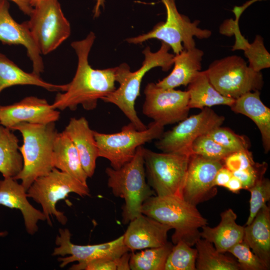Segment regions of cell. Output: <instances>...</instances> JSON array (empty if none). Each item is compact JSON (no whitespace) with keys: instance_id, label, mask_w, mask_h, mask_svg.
Segmentation results:
<instances>
[{"instance_id":"6da1fadb","label":"cell","mask_w":270,"mask_h":270,"mask_svg":"<svg viewBox=\"0 0 270 270\" xmlns=\"http://www.w3.org/2000/svg\"><path fill=\"white\" fill-rule=\"evenodd\" d=\"M96 39L91 32L86 38L71 44L78 56V66L72 80L67 84L62 93L58 92L52 106L63 110H75L81 105L87 110L96 108L98 101L114 91L115 86V67L104 70L93 68L88 63V56Z\"/></svg>"},{"instance_id":"7a4b0ae2","label":"cell","mask_w":270,"mask_h":270,"mask_svg":"<svg viewBox=\"0 0 270 270\" xmlns=\"http://www.w3.org/2000/svg\"><path fill=\"white\" fill-rule=\"evenodd\" d=\"M170 46L162 42L160 49L156 52L146 46L142 51L144 59L141 67L135 72L130 70L126 63L115 67V80L119 84L118 88L110 93L102 100L116 105L138 130L147 126L138 116L135 109L137 98L140 94L142 80L150 70L160 67L163 71L168 70L174 64V54L169 52Z\"/></svg>"},{"instance_id":"3957f363","label":"cell","mask_w":270,"mask_h":270,"mask_svg":"<svg viewBox=\"0 0 270 270\" xmlns=\"http://www.w3.org/2000/svg\"><path fill=\"white\" fill-rule=\"evenodd\" d=\"M142 213L174 229L172 240L174 244L182 240L195 245L201 238L199 228L208 224L196 206L178 196H152L144 202Z\"/></svg>"},{"instance_id":"277c9868","label":"cell","mask_w":270,"mask_h":270,"mask_svg":"<svg viewBox=\"0 0 270 270\" xmlns=\"http://www.w3.org/2000/svg\"><path fill=\"white\" fill-rule=\"evenodd\" d=\"M10 130L19 131L23 138V144L19 147L23 158V168L13 178L20 180L27 190L37 178L48 174L54 168L53 146L58 132L55 122L46 124L21 122Z\"/></svg>"},{"instance_id":"5b68a950","label":"cell","mask_w":270,"mask_h":270,"mask_svg":"<svg viewBox=\"0 0 270 270\" xmlns=\"http://www.w3.org/2000/svg\"><path fill=\"white\" fill-rule=\"evenodd\" d=\"M106 173L108 186L113 194L124 200L122 220L124 224H128L142 214L144 202L156 195L146 181L143 146L137 148L134 156L129 162L116 170L108 167Z\"/></svg>"},{"instance_id":"8992f818","label":"cell","mask_w":270,"mask_h":270,"mask_svg":"<svg viewBox=\"0 0 270 270\" xmlns=\"http://www.w3.org/2000/svg\"><path fill=\"white\" fill-rule=\"evenodd\" d=\"M160 0L166 8V20L158 23L146 34L126 38L128 42L138 44L156 38L168 44L176 54L184 49L189 50L196 47L194 37L206 39L212 36L210 30L198 27L200 23L199 20L191 22L188 17L180 14L177 9L176 0Z\"/></svg>"},{"instance_id":"52a82bcc","label":"cell","mask_w":270,"mask_h":270,"mask_svg":"<svg viewBox=\"0 0 270 270\" xmlns=\"http://www.w3.org/2000/svg\"><path fill=\"white\" fill-rule=\"evenodd\" d=\"M70 193H75L81 197L90 196L88 185L55 168L48 174L37 178L26 190L28 198L41 206L50 226L52 225L50 217L53 216L62 224H66L68 218L56 209V204L64 200Z\"/></svg>"},{"instance_id":"ba28073f","label":"cell","mask_w":270,"mask_h":270,"mask_svg":"<svg viewBox=\"0 0 270 270\" xmlns=\"http://www.w3.org/2000/svg\"><path fill=\"white\" fill-rule=\"evenodd\" d=\"M206 70L216 90L234 100L248 92L260 90L264 84L261 72L254 70L242 58L236 55L214 60Z\"/></svg>"},{"instance_id":"9c48e42d","label":"cell","mask_w":270,"mask_h":270,"mask_svg":"<svg viewBox=\"0 0 270 270\" xmlns=\"http://www.w3.org/2000/svg\"><path fill=\"white\" fill-rule=\"evenodd\" d=\"M164 132V126L154 122L143 130H138L130 123L118 132L104 134L94 131L99 157L108 160L111 167L118 169L129 162L137 148L146 142L159 138Z\"/></svg>"},{"instance_id":"30bf717a","label":"cell","mask_w":270,"mask_h":270,"mask_svg":"<svg viewBox=\"0 0 270 270\" xmlns=\"http://www.w3.org/2000/svg\"><path fill=\"white\" fill-rule=\"evenodd\" d=\"M190 155L156 152L143 147L146 178L156 196L182 197Z\"/></svg>"},{"instance_id":"8fae6325","label":"cell","mask_w":270,"mask_h":270,"mask_svg":"<svg viewBox=\"0 0 270 270\" xmlns=\"http://www.w3.org/2000/svg\"><path fill=\"white\" fill-rule=\"evenodd\" d=\"M27 24L41 54L58 48L70 35V25L58 0H42L30 15Z\"/></svg>"},{"instance_id":"7c38bea8","label":"cell","mask_w":270,"mask_h":270,"mask_svg":"<svg viewBox=\"0 0 270 270\" xmlns=\"http://www.w3.org/2000/svg\"><path fill=\"white\" fill-rule=\"evenodd\" d=\"M224 120V116L210 108H204L200 113L188 116L171 130L164 132L156 146L163 152L190 155V148L194 140L221 126Z\"/></svg>"},{"instance_id":"4fadbf2b","label":"cell","mask_w":270,"mask_h":270,"mask_svg":"<svg viewBox=\"0 0 270 270\" xmlns=\"http://www.w3.org/2000/svg\"><path fill=\"white\" fill-rule=\"evenodd\" d=\"M142 112L163 126L178 122L188 116L189 94L187 90L166 89L150 82L146 86Z\"/></svg>"},{"instance_id":"5bb4252c","label":"cell","mask_w":270,"mask_h":270,"mask_svg":"<svg viewBox=\"0 0 270 270\" xmlns=\"http://www.w3.org/2000/svg\"><path fill=\"white\" fill-rule=\"evenodd\" d=\"M71 236L68 229L60 228L56 238L58 246L54 248L52 255L62 256L58 259L61 268L74 262L82 264L98 259L117 258L129 251L124 242L123 235L107 242L86 246L72 243Z\"/></svg>"},{"instance_id":"9a60e30c","label":"cell","mask_w":270,"mask_h":270,"mask_svg":"<svg viewBox=\"0 0 270 270\" xmlns=\"http://www.w3.org/2000/svg\"><path fill=\"white\" fill-rule=\"evenodd\" d=\"M224 166L223 161L190 154L182 190V197L196 206L216 194L214 181L218 171Z\"/></svg>"},{"instance_id":"2e32d148","label":"cell","mask_w":270,"mask_h":270,"mask_svg":"<svg viewBox=\"0 0 270 270\" xmlns=\"http://www.w3.org/2000/svg\"><path fill=\"white\" fill-rule=\"evenodd\" d=\"M60 112L44 98H24L8 106H0V124L10 129L21 122L46 124L58 121Z\"/></svg>"},{"instance_id":"e0dca14e","label":"cell","mask_w":270,"mask_h":270,"mask_svg":"<svg viewBox=\"0 0 270 270\" xmlns=\"http://www.w3.org/2000/svg\"><path fill=\"white\" fill-rule=\"evenodd\" d=\"M9 8L8 0H0V41L4 44L24 46L32 64V72L40 76L44 70V62L27 22H17L11 16Z\"/></svg>"},{"instance_id":"ac0fdd59","label":"cell","mask_w":270,"mask_h":270,"mask_svg":"<svg viewBox=\"0 0 270 270\" xmlns=\"http://www.w3.org/2000/svg\"><path fill=\"white\" fill-rule=\"evenodd\" d=\"M169 226L144 214L130 222L123 234L124 242L129 250L156 248L168 242Z\"/></svg>"},{"instance_id":"d6986e66","label":"cell","mask_w":270,"mask_h":270,"mask_svg":"<svg viewBox=\"0 0 270 270\" xmlns=\"http://www.w3.org/2000/svg\"><path fill=\"white\" fill-rule=\"evenodd\" d=\"M26 190L12 178L0 180V205L18 210L22 212L27 232L34 234L38 230V222L45 221L42 212L34 208L28 201Z\"/></svg>"},{"instance_id":"ffe728a7","label":"cell","mask_w":270,"mask_h":270,"mask_svg":"<svg viewBox=\"0 0 270 270\" xmlns=\"http://www.w3.org/2000/svg\"><path fill=\"white\" fill-rule=\"evenodd\" d=\"M94 131L84 117L70 118L64 130L76 148L83 169L88 178L94 175L96 160L99 157Z\"/></svg>"},{"instance_id":"44dd1931","label":"cell","mask_w":270,"mask_h":270,"mask_svg":"<svg viewBox=\"0 0 270 270\" xmlns=\"http://www.w3.org/2000/svg\"><path fill=\"white\" fill-rule=\"evenodd\" d=\"M237 216L229 208L220 214V221L216 227L202 228L200 237L212 244L220 252L224 253L243 240L244 226L236 222Z\"/></svg>"},{"instance_id":"7402d4cb","label":"cell","mask_w":270,"mask_h":270,"mask_svg":"<svg viewBox=\"0 0 270 270\" xmlns=\"http://www.w3.org/2000/svg\"><path fill=\"white\" fill-rule=\"evenodd\" d=\"M260 90L248 92L236 99L231 110L250 118L261 134L265 153L270 150V109L262 102Z\"/></svg>"},{"instance_id":"603a6c76","label":"cell","mask_w":270,"mask_h":270,"mask_svg":"<svg viewBox=\"0 0 270 270\" xmlns=\"http://www.w3.org/2000/svg\"><path fill=\"white\" fill-rule=\"evenodd\" d=\"M204 52L196 47L184 49L174 57V67L166 77L156 83L163 88L174 89L180 86H187L202 70Z\"/></svg>"},{"instance_id":"cb8c5ba5","label":"cell","mask_w":270,"mask_h":270,"mask_svg":"<svg viewBox=\"0 0 270 270\" xmlns=\"http://www.w3.org/2000/svg\"><path fill=\"white\" fill-rule=\"evenodd\" d=\"M243 241L270 268V209L266 204L252 221L244 226Z\"/></svg>"},{"instance_id":"d4e9b609","label":"cell","mask_w":270,"mask_h":270,"mask_svg":"<svg viewBox=\"0 0 270 270\" xmlns=\"http://www.w3.org/2000/svg\"><path fill=\"white\" fill-rule=\"evenodd\" d=\"M52 164L54 168L88 185V177L83 169L78 150L64 131L58 132L56 137L53 146Z\"/></svg>"},{"instance_id":"484cf974","label":"cell","mask_w":270,"mask_h":270,"mask_svg":"<svg viewBox=\"0 0 270 270\" xmlns=\"http://www.w3.org/2000/svg\"><path fill=\"white\" fill-rule=\"evenodd\" d=\"M16 85H32L50 92H65L67 84H55L48 82L40 76L28 73L0 52V93L5 88Z\"/></svg>"},{"instance_id":"4316f807","label":"cell","mask_w":270,"mask_h":270,"mask_svg":"<svg viewBox=\"0 0 270 270\" xmlns=\"http://www.w3.org/2000/svg\"><path fill=\"white\" fill-rule=\"evenodd\" d=\"M190 108L224 105L230 107L234 99L221 94L210 82L206 70L200 71L187 86Z\"/></svg>"},{"instance_id":"83f0119b","label":"cell","mask_w":270,"mask_h":270,"mask_svg":"<svg viewBox=\"0 0 270 270\" xmlns=\"http://www.w3.org/2000/svg\"><path fill=\"white\" fill-rule=\"evenodd\" d=\"M11 130L0 126V172L4 178H14L21 172L24 165L19 140Z\"/></svg>"},{"instance_id":"f1b7e54d","label":"cell","mask_w":270,"mask_h":270,"mask_svg":"<svg viewBox=\"0 0 270 270\" xmlns=\"http://www.w3.org/2000/svg\"><path fill=\"white\" fill-rule=\"evenodd\" d=\"M198 254L196 270H239L236 261L218 252L210 242L200 238L195 244Z\"/></svg>"},{"instance_id":"f546056e","label":"cell","mask_w":270,"mask_h":270,"mask_svg":"<svg viewBox=\"0 0 270 270\" xmlns=\"http://www.w3.org/2000/svg\"><path fill=\"white\" fill-rule=\"evenodd\" d=\"M236 41L232 50H242L248 59V66L254 70L260 72L270 67V54L266 49L263 38L256 35L254 42L250 44L240 32L234 34Z\"/></svg>"},{"instance_id":"4dcf8cb0","label":"cell","mask_w":270,"mask_h":270,"mask_svg":"<svg viewBox=\"0 0 270 270\" xmlns=\"http://www.w3.org/2000/svg\"><path fill=\"white\" fill-rule=\"evenodd\" d=\"M173 245L170 242L156 248L130 254L129 265L132 270H164Z\"/></svg>"},{"instance_id":"1f68e13d","label":"cell","mask_w":270,"mask_h":270,"mask_svg":"<svg viewBox=\"0 0 270 270\" xmlns=\"http://www.w3.org/2000/svg\"><path fill=\"white\" fill-rule=\"evenodd\" d=\"M192 247L182 240L173 246L164 270H196L198 252Z\"/></svg>"},{"instance_id":"d6a6232c","label":"cell","mask_w":270,"mask_h":270,"mask_svg":"<svg viewBox=\"0 0 270 270\" xmlns=\"http://www.w3.org/2000/svg\"><path fill=\"white\" fill-rule=\"evenodd\" d=\"M216 142L231 152L247 150L249 148L248 139L236 134L228 128H216L207 134Z\"/></svg>"},{"instance_id":"836d02e7","label":"cell","mask_w":270,"mask_h":270,"mask_svg":"<svg viewBox=\"0 0 270 270\" xmlns=\"http://www.w3.org/2000/svg\"><path fill=\"white\" fill-rule=\"evenodd\" d=\"M190 152L204 158L217 160H223L232 153L216 142L208 134L200 136L192 144Z\"/></svg>"},{"instance_id":"e575fe53","label":"cell","mask_w":270,"mask_h":270,"mask_svg":"<svg viewBox=\"0 0 270 270\" xmlns=\"http://www.w3.org/2000/svg\"><path fill=\"white\" fill-rule=\"evenodd\" d=\"M248 190L250 193V214L246 224H249L258 212L270 200V181L263 177L258 180Z\"/></svg>"},{"instance_id":"d590c367","label":"cell","mask_w":270,"mask_h":270,"mask_svg":"<svg viewBox=\"0 0 270 270\" xmlns=\"http://www.w3.org/2000/svg\"><path fill=\"white\" fill-rule=\"evenodd\" d=\"M130 254L126 252L120 256L96 260L82 264L72 265V270H129Z\"/></svg>"},{"instance_id":"8d00e7d4","label":"cell","mask_w":270,"mask_h":270,"mask_svg":"<svg viewBox=\"0 0 270 270\" xmlns=\"http://www.w3.org/2000/svg\"><path fill=\"white\" fill-rule=\"evenodd\" d=\"M228 252L237 258L240 270H269L243 240L234 246Z\"/></svg>"},{"instance_id":"74e56055","label":"cell","mask_w":270,"mask_h":270,"mask_svg":"<svg viewBox=\"0 0 270 270\" xmlns=\"http://www.w3.org/2000/svg\"><path fill=\"white\" fill-rule=\"evenodd\" d=\"M267 168L268 164L266 162H254L246 169L233 172L232 174L240 181L242 189L248 190L258 180L264 177Z\"/></svg>"},{"instance_id":"f35d334b","label":"cell","mask_w":270,"mask_h":270,"mask_svg":"<svg viewBox=\"0 0 270 270\" xmlns=\"http://www.w3.org/2000/svg\"><path fill=\"white\" fill-rule=\"evenodd\" d=\"M222 161L224 166L232 172L246 169L255 162L249 150L232 152Z\"/></svg>"},{"instance_id":"ab89813d","label":"cell","mask_w":270,"mask_h":270,"mask_svg":"<svg viewBox=\"0 0 270 270\" xmlns=\"http://www.w3.org/2000/svg\"><path fill=\"white\" fill-rule=\"evenodd\" d=\"M232 176V172L223 166L216 172L214 181V186L224 187Z\"/></svg>"},{"instance_id":"60d3db41","label":"cell","mask_w":270,"mask_h":270,"mask_svg":"<svg viewBox=\"0 0 270 270\" xmlns=\"http://www.w3.org/2000/svg\"><path fill=\"white\" fill-rule=\"evenodd\" d=\"M10 0L14 2L18 7L19 9L25 14L29 16L30 14L33 7L32 6L30 0Z\"/></svg>"},{"instance_id":"b9f144b4","label":"cell","mask_w":270,"mask_h":270,"mask_svg":"<svg viewBox=\"0 0 270 270\" xmlns=\"http://www.w3.org/2000/svg\"><path fill=\"white\" fill-rule=\"evenodd\" d=\"M224 188L234 193H238L242 189L240 181L233 175L225 186Z\"/></svg>"},{"instance_id":"7bdbcfd3","label":"cell","mask_w":270,"mask_h":270,"mask_svg":"<svg viewBox=\"0 0 270 270\" xmlns=\"http://www.w3.org/2000/svg\"><path fill=\"white\" fill-rule=\"evenodd\" d=\"M104 0H96V4L94 9V18L98 17L100 14V8L104 6Z\"/></svg>"},{"instance_id":"ee69618b","label":"cell","mask_w":270,"mask_h":270,"mask_svg":"<svg viewBox=\"0 0 270 270\" xmlns=\"http://www.w3.org/2000/svg\"><path fill=\"white\" fill-rule=\"evenodd\" d=\"M42 0H30L32 6L34 8L37 4Z\"/></svg>"},{"instance_id":"f6af8a7d","label":"cell","mask_w":270,"mask_h":270,"mask_svg":"<svg viewBox=\"0 0 270 270\" xmlns=\"http://www.w3.org/2000/svg\"><path fill=\"white\" fill-rule=\"evenodd\" d=\"M7 234V232H0V237L5 236Z\"/></svg>"},{"instance_id":"bcb514c9","label":"cell","mask_w":270,"mask_h":270,"mask_svg":"<svg viewBox=\"0 0 270 270\" xmlns=\"http://www.w3.org/2000/svg\"></svg>"}]
</instances>
